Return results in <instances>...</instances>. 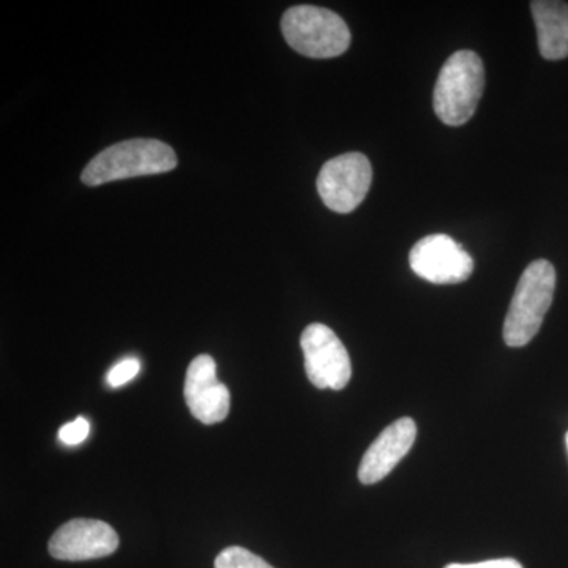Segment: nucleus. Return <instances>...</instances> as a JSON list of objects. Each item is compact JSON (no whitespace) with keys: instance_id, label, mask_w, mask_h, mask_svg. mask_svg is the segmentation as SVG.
I'll use <instances>...</instances> for the list:
<instances>
[{"instance_id":"13","label":"nucleus","mask_w":568,"mask_h":568,"mask_svg":"<svg viewBox=\"0 0 568 568\" xmlns=\"http://www.w3.org/2000/svg\"><path fill=\"white\" fill-rule=\"evenodd\" d=\"M140 369L141 364L138 358H125V361L112 366L110 373H108V384L114 388L125 386L126 383H130V381L138 376Z\"/></svg>"},{"instance_id":"5","label":"nucleus","mask_w":568,"mask_h":568,"mask_svg":"<svg viewBox=\"0 0 568 568\" xmlns=\"http://www.w3.org/2000/svg\"><path fill=\"white\" fill-rule=\"evenodd\" d=\"M373 182V168L364 153L351 152L328 160L317 175L321 200L336 213L354 212Z\"/></svg>"},{"instance_id":"2","label":"nucleus","mask_w":568,"mask_h":568,"mask_svg":"<svg viewBox=\"0 0 568 568\" xmlns=\"http://www.w3.org/2000/svg\"><path fill=\"white\" fill-rule=\"evenodd\" d=\"M485 67L474 51H458L444 63L435 85L433 106L446 125L462 126L476 114L484 95Z\"/></svg>"},{"instance_id":"12","label":"nucleus","mask_w":568,"mask_h":568,"mask_svg":"<svg viewBox=\"0 0 568 568\" xmlns=\"http://www.w3.org/2000/svg\"><path fill=\"white\" fill-rule=\"evenodd\" d=\"M215 568H274L248 549L230 547L223 549L215 559Z\"/></svg>"},{"instance_id":"8","label":"nucleus","mask_w":568,"mask_h":568,"mask_svg":"<svg viewBox=\"0 0 568 568\" xmlns=\"http://www.w3.org/2000/svg\"><path fill=\"white\" fill-rule=\"evenodd\" d=\"M118 548V532L108 523L85 518L65 523L48 545L52 558L71 562L106 558Z\"/></svg>"},{"instance_id":"4","label":"nucleus","mask_w":568,"mask_h":568,"mask_svg":"<svg viewBox=\"0 0 568 568\" xmlns=\"http://www.w3.org/2000/svg\"><path fill=\"white\" fill-rule=\"evenodd\" d=\"M282 31L294 51L312 59L338 58L351 44L345 20L323 7H291L283 14Z\"/></svg>"},{"instance_id":"1","label":"nucleus","mask_w":568,"mask_h":568,"mask_svg":"<svg viewBox=\"0 0 568 568\" xmlns=\"http://www.w3.org/2000/svg\"><path fill=\"white\" fill-rule=\"evenodd\" d=\"M178 166V155L171 145L156 140H130L119 142L100 152L82 171L81 181L89 186L164 174Z\"/></svg>"},{"instance_id":"15","label":"nucleus","mask_w":568,"mask_h":568,"mask_svg":"<svg viewBox=\"0 0 568 568\" xmlns=\"http://www.w3.org/2000/svg\"><path fill=\"white\" fill-rule=\"evenodd\" d=\"M446 568H523V566L518 560L506 558L485 560V562L477 564H450Z\"/></svg>"},{"instance_id":"9","label":"nucleus","mask_w":568,"mask_h":568,"mask_svg":"<svg viewBox=\"0 0 568 568\" xmlns=\"http://www.w3.org/2000/svg\"><path fill=\"white\" fill-rule=\"evenodd\" d=\"M183 394L190 413L201 424H220L230 414L231 394L216 377V364L211 355L203 354L193 358L186 369Z\"/></svg>"},{"instance_id":"11","label":"nucleus","mask_w":568,"mask_h":568,"mask_svg":"<svg viewBox=\"0 0 568 568\" xmlns=\"http://www.w3.org/2000/svg\"><path fill=\"white\" fill-rule=\"evenodd\" d=\"M537 28L538 50L547 61L568 58V3L536 0L530 3Z\"/></svg>"},{"instance_id":"16","label":"nucleus","mask_w":568,"mask_h":568,"mask_svg":"<svg viewBox=\"0 0 568 568\" xmlns=\"http://www.w3.org/2000/svg\"><path fill=\"white\" fill-rule=\"evenodd\" d=\"M566 443H567V450H568V433H567V436H566Z\"/></svg>"},{"instance_id":"14","label":"nucleus","mask_w":568,"mask_h":568,"mask_svg":"<svg viewBox=\"0 0 568 568\" xmlns=\"http://www.w3.org/2000/svg\"><path fill=\"white\" fill-rule=\"evenodd\" d=\"M91 433V425L84 417H78L77 420L65 424L59 429V439L67 446H78L84 443Z\"/></svg>"},{"instance_id":"7","label":"nucleus","mask_w":568,"mask_h":568,"mask_svg":"<svg viewBox=\"0 0 568 568\" xmlns=\"http://www.w3.org/2000/svg\"><path fill=\"white\" fill-rule=\"evenodd\" d=\"M410 268L426 282L457 284L466 282L474 272V260L446 234L422 239L409 253Z\"/></svg>"},{"instance_id":"6","label":"nucleus","mask_w":568,"mask_h":568,"mask_svg":"<svg viewBox=\"0 0 568 568\" xmlns=\"http://www.w3.org/2000/svg\"><path fill=\"white\" fill-rule=\"evenodd\" d=\"M305 372L310 383L321 388L343 390L353 377L349 354L342 339L324 324H310L301 338Z\"/></svg>"},{"instance_id":"10","label":"nucleus","mask_w":568,"mask_h":568,"mask_svg":"<svg viewBox=\"0 0 568 568\" xmlns=\"http://www.w3.org/2000/svg\"><path fill=\"white\" fill-rule=\"evenodd\" d=\"M417 437L416 422L403 417L388 425L362 458L358 480L364 485H375L384 480L409 454Z\"/></svg>"},{"instance_id":"3","label":"nucleus","mask_w":568,"mask_h":568,"mask_svg":"<svg viewBox=\"0 0 568 568\" xmlns=\"http://www.w3.org/2000/svg\"><path fill=\"white\" fill-rule=\"evenodd\" d=\"M556 290L555 265L547 260L530 263L519 278L504 323V342L523 347L540 331Z\"/></svg>"}]
</instances>
